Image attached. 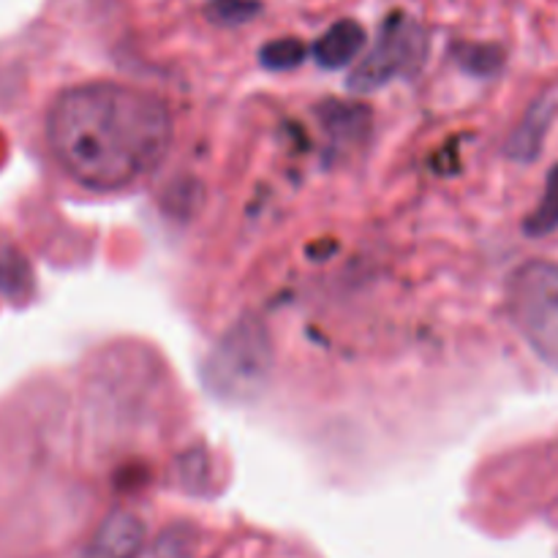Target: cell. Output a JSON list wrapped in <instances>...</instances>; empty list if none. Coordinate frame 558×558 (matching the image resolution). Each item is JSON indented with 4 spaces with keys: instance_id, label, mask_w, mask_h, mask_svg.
Here are the masks:
<instances>
[{
    "instance_id": "1",
    "label": "cell",
    "mask_w": 558,
    "mask_h": 558,
    "mask_svg": "<svg viewBox=\"0 0 558 558\" xmlns=\"http://www.w3.org/2000/svg\"><path fill=\"white\" fill-rule=\"evenodd\" d=\"M174 123L167 101L120 82H85L60 93L47 112L54 161L90 191H120L161 167Z\"/></svg>"
},
{
    "instance_id": "2",
    "label": "cell",
    "mask_w": 558,
    "mask_h": 558,
    "mask_svg": "<svg viewBox=\"0 0 558 558\" xmlns=\"http://www.w3.org/2000/svg\"><path fill=\"white\" fill-rule=\"evenodd\" d=\"M276 349L262 319L245 314L223 332L202 363V381L223 403H251L267 390Z\"/></svg>"
},
{
    "instance_id": "3",
    "label": "cell",
    "mask_w": 558,
    "mask_h": 558,
    "mask_svg": "<svg viewBox=\"0 0 558 558\" xmlns=\"http://www.w3.org/2000/svg\"><path fill=\"white\" fill-rule=\"evenodd\" d=\"M507 311L523 341L558 371V265L529 259L507 281Z\"/></svg>"
},
{
    "instance_id": "4",
    "label": "cell",
    "mask_w": 558,
    "mask_h": 558,
    "mask_svg": "<svg viewBox=\"0 0 558 558\" xmlns=\"http://www.w3.org/2000/svg\"><path fill=\"white\" fill-rule=\"evenodd\" d=\"M428 58V33L409 14L387 16L376 36L374 47L349 74V90L371 93L385 87L392 80H407L423 69Z\"/></svg>"
},
{
    "instance_id": "5",
    "label": "cell",
    "mask_w": 558,
    "mask_h": 558,
    "mask_svg": "<svg viewBox=\"0 0 558 558\" xmlns=\"http://www.w3.org/2000/svg\"><path fill=\"white\" fill-rule=\"evenodd\" d=\"M145 545V526L125 510L109 512L93 532L80 558H136Z\"/></svg>"
},
{
    "instance_id": "6",
    "label": "cell",
    "mask_w": 558,
    "mask_h": 558,
    "mask_svg": "<svg viewBox=\"0 0 558 558\" xmlns=\"http://www.w3.org/2000/svg\"><path fill=\"white\" fill-rule=\"evenodd\" d=\"M365 47V27L357 20H341L314 44V58L322 69H343Z\"/></svg>"
},
{
    "instance_id": "7",
    "label": "cell",
    "mask_w": 558,
    "mask_h": 558,
    "mask_svg": "<svg viewBox=\"0 0 558 558\" xmlns=\"http://www.w3.org/2000/svg\"><path fill=\"white\" fill-rule=\"evenodd\" d=\"M556 107L554 101H537L526 112V118L518 123V129L512 131L510 142H507V156L515 158V161H534L543 150L545 134H548L550 123H554Z\"/></svg>"
},
{
    "instance_id": "8",
    "label": "cell",
    "mask_w": 558,
    "mask_h": 558,
    "mask_svg": "<svg viewBox=\"0 0 558 558\" xmlns=\"http://www.w3.org/2000/svg\"><path fill=\"white\" fill-rule=\"evenodd\" d=\"M319 118L325 123L327 134L332 136L338 147H349L360 142L368 131V109L363 104L349 101H325L319 107Z\"/></svg>"
},
{
    "instance_id": "9",
    "label": "cell",
    "mask_w": 558,
    "mask_h": 558,
    "mask_svg": "<svg viewBox=\"0 0 558 558\" xmlns=\"http://www.w3.org/2000/svg\"><path fill=\"white\" fill-rule=\"evenodd\" d=\"M0 294L22 303L33 294V270L16 248H0Z\"/></svg>"
},
{
    "instance_id": "10",
    "label": "cell",
    "mask_w": 558,
    "mask_h": 558,
    "mask_svg": "<svg viewBox=\"0 0 558 558\" xmlns=\"http://www.w3.org/2000/svg\"><path fill=\"white\" fill-rule=\"evenodd\" d=\"M558 229V163L548 172L545 178V191L539 205L534 207L532 216L523 223V232L529 238H548Z\"/></svg>"
},
{
    "instance_id": "11",
    "label": "cell",
    "mask_w": 558,
    "mask_h": 558,
    "mask_svg": "<svg viewBox=\"0 0 558 558\" xmlns=\"http://www.w3.org/2000/svg\"><path fill=\"white\" fill-rule=\"evenodd\" d=\"M456 60L469 74L494 76L505 65V49L496 44H458Z\"/></svg>"
},
{
    "instance_id": "12",
    "label": "cell",
    "mask_w": 558,
    "mask_h": 558,
    "mask_svg": "<svg viewBox=\"0 0 558 558\" xmlns=\"http://www.w3.org/2000/svg\"><path fill=\"white\" fill-rule=\"evenodd\" d=\"M305 60V44L300 38H276L259 49V63L270 71L298 69Z\"/></svg>"
},
{
    "instance_id": "13",
    "label": "cell",
    "mask_w": 558,
    "mask_h": 558,
    "mask_svg": "<svg viewBox=\"0 0 558 558\" xmlns=\"http://www.w3.org/2000/svg\"><path fill=\"white\" fill-rule=\"evenodd\" d=\"M262 11L259 0H210L207 3V16L218 25H243V22L254 20Z\"/></svg>"
}]
</instances>
